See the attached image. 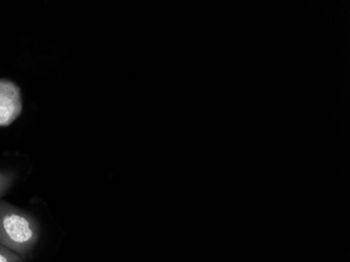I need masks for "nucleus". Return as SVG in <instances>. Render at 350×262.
Returning a JSON list of instances; mask_svg holds the SVG:
<instances>
[{
	"label": "nucleus",
	"instance_id": "nucleus-1",
	"mask_svg": "<svg viewBox=\"0 0 350 262\" xmlns=\"http://www.w3.org/2000/svg\"><path fill=\"white\" fill-rule=\"evenodd\" d=\"M40 228L29 213L0 202V244L14 253L25 256L34 249Z\"/></svg>",
	"mask_w": 350,
	"mask_h": 262
},
{
	"label": "nucleus",
	"instance_id": "nucleus-2",
	"mask_svg": "<svg viewBox=\"0 0 350 262\" xmlns=\"http://www.w3.org/2000/svg\"><path fill=\"white\" fill-rule=\"evenodd\" d=\"M23 112L21 88L12 81L0 79V127L11 125Z\"/></svg>",
	"mask_w": 350,
	"mask_h": 262
},
{
	"label": "nucleus",
	"instance_id": "nucleus-3",
	"mask_svg": "<svg viewBox=\"0 0 350 262\" xmlns=\"http://www.w3.org/2000/svg\"><path fill=\"white\" fill-rule=\"evenodd\" d=\"M0 262H23L18 254L14 253L0 244Z\"/></svg>",
	"mask_w": 350,
	"mask_h": 262
},
{
	"label": "nucleus",
	"instance_id": "nucleus-4",
	"mask_svg": "<svg viewBox=\"0 0 350 262\" xmlns=\"http://www.w3.org/2000/svg\"><path fill=\"white\" fill-rule=\"evenodd\" d=\"M14 182V175L8 172H0V196L5 194Z\"/></svg>",
	"mask_w": 350,
	"mask_h": 262
}]
</instances>
